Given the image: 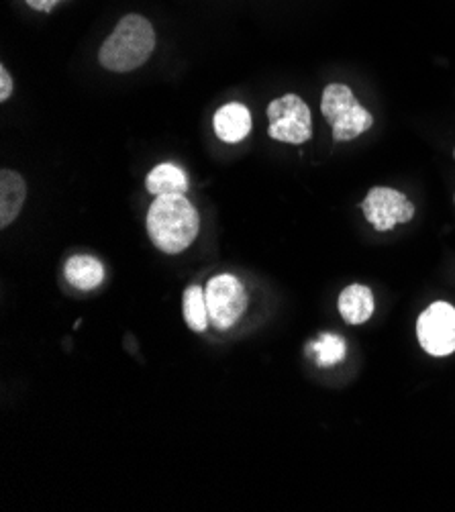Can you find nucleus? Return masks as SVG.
<instances>
[{
	"label": "nucleus",
	"mask_w": 455,
	"mask_h": 512,
	"mask_svg": "<svg viewBox=\"0 0 455 512\" xmlns=\"http://www.w3.org/2000/svg\"><path fill=\"white\" fill-rule=\"evenodd\" d=\"M215 133L225 143H241L251 131V113L241 102H229L215 113Z\"/></svg>",
	"instance_id": "8"
},
{
	"label": "nucleus",
	"mask_w": 455,
	"mask_h": 512,
	"mask_svg": "<svg viewBox=\"0 0 455 512\" xmlns=\"http://www.w3.org/2000/svg\"><path fill=\"white\" fill-rule=\"evenodd\" d=\"M321 111L333 129V141H351L372 129L374 117L366 111L351 88L345 84H329L323 90Z\"/></svg>",
	"instance_id": "3"
},
{
	"label": "nucleus",
	"mask_w": 455,
	"mask_h": 512,
	"mask_svg": "<svg viewBox=\"0 0 455 512\" xmlns=\"http://www.w3.org/2000/svg\"><path fill=\"white\" fill-rule=\"evenodd\" d=\"M156 49V31L145 17H123L98 51V62L109 72H133L141 68Z\"/></svg>",
	"instance_id": "2"
},
{
	"label": "nucleus",
	"mask_w": 455,
	"mask_h": 512,
	"mask_svg": "<svg viewBox=\"0 0 455 512\" xmlns=\"http://www.w3.org/2000/svg\"><path fill=\"white\" fill-rule=\"evenodd\" d=\"M188 174L176 164H160L147 174L145 188L154 196L164 194H186L188 192Z\"/></svg>",
	"instance_id": "12"
},
{
	"label": "nucleus",
	"mask_w": 455,
	"mask_h": 512,
	"mask_svg": "<svg viewBox=\"0 0 455 512\" xmlns=\"http://www.w3.org/2000/svg\"><path fill=\"white\" fill-rule=\"evenodd\" d=\"M184 319H186V325L196 331V333H202L207 331L211 319H209V304H207V294L205 290H202L200 286H188L184 290Z\"/></svg>",
	"instance_id": "13"
},
{
	"label": "nucleus",
	"mask_w": 455,
	"mask_h": 512,
	"mask_svg": "<svg viewBox=\"0 0 455 512\" xmlns=\"http://www.w3.org/2000/svg\"><path fill=\"white\" fill-rule=\"evenodd\" d=\"M205 294L211 325L219 331L231 329L247 309L245 286L231 274H221L209 280Z\"/></svg>",
	"instance_id": "5"
},
{
	"label": "nucleus",
	"mask_w": 455,
	"mask_h": 512,
	"mask_svg": "<svg viewBox=\"0 0 455 512\" xmlns=\"http://www.w3.org/2000/svg\"><path fill=\"white\" fill-rule=\"evenodd\" d=\"M417 339L433 357L455 351V309L449 302H433L417 321Z\"/></svg>",
	"instance_id": "7"
},
{
	"label": "nucleus",
	"mask_w": 455,
	"mask_h": 512,
	"mask_svg": "<svg viewBox=\"0 0 455 512\" xmlns=\"http://www.w3.org/2000/svg\"><path fill=\"white\" fill-rule=\"evenodd\" d=\"M27 198V184L13 170L0 172V227H9L21 213Z\"/></svg>",
	"instance_id": "10"
},
{
	"label": "nucleus",
	"mask_w": 455,
	"mask_h": 512,
	"mask_svg": "<svg viewBox=\"0 0 455 512\" xmlns=\"http://www.w3.org/2000/svg\"><path fill=\"white\" fill-rule=\"evenodd\" d=\"M13 94V78L5 66H0V100L7 102Z\"/></svg>",
	"instance_id": "15"
},
{
	"label": "nucleus",
	"mask_w": 455,
	"mask_h": 512,
	"mask_svg": "<svg viewBox=\"0 0 455 512\" xmlns=\"http://www.w3.org/2000/svg\"><path fill=\"white\" fill-rule=\"evenodd\" d=\"M268 135L274 141L300 145L313 137V117L305 100L296 94H286L268 105Z\"/></svg>",
	"instance_id": "4"
},
{
	"label": "nucleus",
	"mask_w": 455,
	"mask_h": 512,
	"mask_svg": "<svg viewBox=\"0 0 455 512\" xmlns=\"http://www.w3.org/2000/svg\"><path fill=\"white\" fill-rule=\"evenodd\" d=\"M64 276L76 290L90 292L105 282V268L92 255H74L66 262Z\"/></svg>",
	"instance_id": "11"
},
{
	"label": "nucleus",
	"mask_w": 455,
	"mask_h": 512,
	"mask_svg": "<svg viewBox=\"0 0 455 512\" xmlns=\"http://www.w3.org/2000/svg\"><path fill=\"white\" fill-rule=\"evenodd\" d=\"M200 217L184 194H164L151 202L147 233L160 251L176 255L186 251L198 237Z\"/></svg>",
	"instance_id": "1"
},
{
	"label": "nucleus",
	"mask_w": 455,
	"mask_h": 512,
	"mask_svg": "<svg viewBox=\"0 0 455 512\" xmlns=\"http://www.w3.org/2000/svg\"><path fill=\"white\" fill-rule=\"evenodd\" d=\"M453 200H455V196H453Z\"/></svg>",
	"instance_id": "19"
},
{
	"label": "nucleus",
	"mask_w": 455,
	"mask_h": 512,
	"mask_svg": "<svg viewBox=\"0 0 455 512\" xmlns=\"http://www.w3.org/2000/svg\"><path fill=\"white\" fill-rule=\"evenodd\" d=\"M453 158H455V151H453Z\"/></svg>",
	"instance_id": "18"
},
{
	"label": "nucleus",
	"mask_w": 455,
	"mask_h": 512,
	"mask_svg": "<svg viewBox=\"0 0 455 512\" xmlns=\"http://www.w3.org/2000/svg\"><path fill=\"white\" fill-rule=\"evenodd\" d=\"M339 313L345 323L349 325H364L374 315V294L368 286L362 284H351L347 286L339 296Z\"/></svg>",
	"instance_id": "9"
},
{
	"label": "nucleus",
	"mask_w": 455,
	"mask_h": 512,
	"mask_svg": "<svg viewBox=\"0 0 455 512\" xmlns=\"http://www.w3.org/2000/svg\"><path fill=\"white\" fill-rule=\"evenodd\" d=\"M307 353L315 355V362L319 368H333L343 362L347 345L345 339L337 333H321L317 341L309 343Z\"/></svg>",
	"instance_id": "14"
},
{
	"label": "nucleus",
	"mask_w": 455,
	"mask_h": 512,
	"mask_svg": "<svg viewBox=\"0 0 455 512\" xmlns=\"http://www.w3.org/2000/svg\"><path fill=\"white\" fill-rule=\"evenodd\" d=\"M362 211L376 231H392L396 225L411 223L415 217V204L402 192L386 186H376L362 202Z\"/></svg>",
	"instance_id": "6"
},
{
	"label": "nucleus",
	"mask_w": 455,
	"mask_h": 512,
	"mask_svg": "<svg viewBox=\"0 0 455 512\" xmlns=\"http://www.w3.org/2000/svg\"><path fill=\"white\" fill-rule=\"evenodd\" d=\"M25 3H27L31 9L39 11V13H52L54 7L58 5L56 0H25Z\"/></svg>",
	"instance_id": "16"
},
{
	"label": "nucleus",
	"mask_w": 455,
	"mask_h": 512,
	"mask_svg": "<svg viewBox=\"0 0 455 512\" xmlns=\"http://www.w3.org/2000/svg\"><path fill=\"white\" fill-rule=\"evenodd\" d=\"M56 3H62V0H56Z\"/></svg>",
	"instance_id": "17"
}]
</instances>
